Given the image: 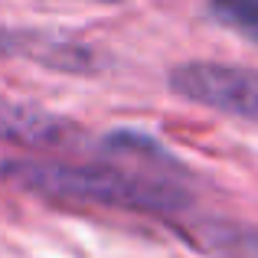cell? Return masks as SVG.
<instances>
[{"mask_svg": "<svg viewBox=\"0 0 258 258\" xmlns=\"http://www.w3.org/2000/svg\"><path fill=\"white\" fill-rule=\"evenodd\" d=\"M0 176L46 200L95 203L131 213L167 216L189 203L186 167L157 141L134 131L105 138V160H7Z\"/></svg>", "mask_w": 258, "mask_h": 258, "instance_id": "6da1fadb", "label": "cell"}, {"mask_svg": "<svg viewBox=\"0 0 258 258\" xmlns=\"http://www.w3.org/2000/svg\"><path fill=\"white\" fill-rule=\"evenodd\" d=\"M173 95L229 118L258 121V72L226 62H183L170 72Z\"/></svg>", "mask_w": 258, "mask_h": 258, "instance_id": "7a4b0ae2", "label": "cell"}, {"mask_svg": "<svg viewBox=\"0 0 258 258\" xmlns=\"http://www.w3.org/2000/svg\"><path fill=\"white\" fill-rule=\"evenodd\" d=\"M79 138V127L30 101L0 95V141L17 147H62Z\"/></svg>", "mask_w": 258, "mask_h": 258, "instance_id": "3957f363", "label": "cell"}, {"mask_svg": "<svg viewBox=\"0 0 258 258\" xmlns=\"http://www.w3.org/2000/svg\"><path fill=\"white\" fill-rule=\"evenodd\" d=\"M0 56H30L46 66H56L66 72H82L92 66V52L79 43H62L56 36H36L20 33L10 26H0Z\"/></svg>", "mask_w": 258, "mask_h": 258, "instance_id": "277c9868", "label": "cell"}, {"mask_svg": "<svg viewBox=\"0 0 258 258\" xmlns=\"http://www.w3.org/2000/svg\"><path fill=\"white\" fill-rule=\"evenodd\" d=\"M206 10L213 23L258 43V0H209Z\"/></svg>", "mask_w": 258, "mask_h": 258, "instance_id": "5b68a950", "label": "cell"}, {"mask_svg": "<svg viewBox=\"0 0 258 258\" xmlns=\"http://www.w3.org/2000/svg\"><path fill=\"white\" fill-rule=\"evenodd\" d=\"M108 4H114V0H108Z\"/></svg>", "mask_w": 258, "mask_h": 258, "instance_id": "8992f818", "label": "cell"}]
</instances>
